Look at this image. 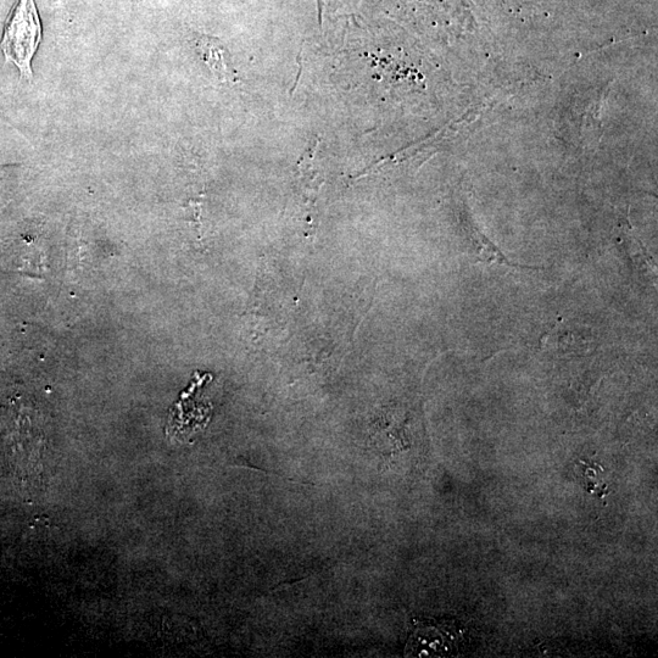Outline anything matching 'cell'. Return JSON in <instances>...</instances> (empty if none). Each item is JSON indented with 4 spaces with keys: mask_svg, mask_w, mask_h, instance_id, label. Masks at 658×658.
Segmentation results:
<instances>
[{
    "mask_svg": "<svg viewBox=\"0 0 658 658\" xmlns=\"http://www.w3.org/2000/svg\"><path fill=\"white\" fill-rule=\"evenodd\" d=\"M42 41V25L33 0H19L2 39L5 59L18 66L21 75L32 78L31 63Z\"/></svg>",
    "mask_w": 658,
    "mask_h": 658,
    "instance_id": "cell-1",
    "label": "cell"
},
{
    "mask_svg": "<svg viewBox=\"0 0 658 658\" xmlns=\"http://www.w3.org/2000/svg\"><path fill=\"white\" fill-rule=\"evenodd\" d=\"M198 47L206 64L210 66V69L221 81H233V76L226 65L223 48L217 39L203 37L200 39Z\"/></svg>",
    "mask_w": 658,
    "mask_h": 658,
    "instance_id": "cell-2",
    "label": "cell"
}]
</instances>
